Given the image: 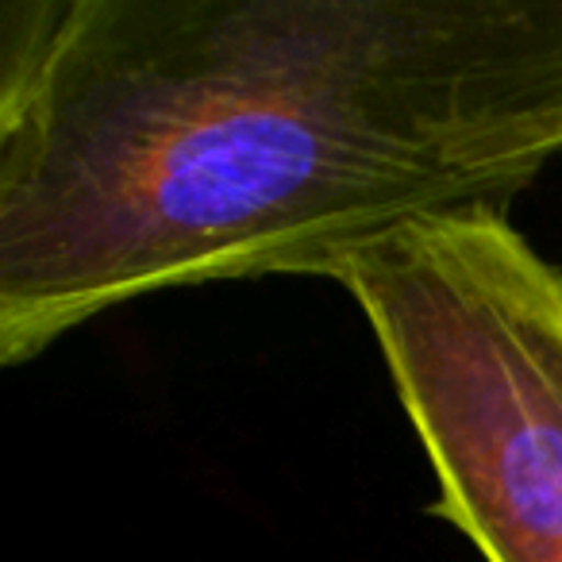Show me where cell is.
I'll return each instance as SVG.
<instances>
[{"label": "cell", "instance_id": "6da1fadb", "mask_svg": "<svg viewBox=\"0 0 562 562\" xmlns=\"http://www.w3.org/2000/svg\"><path fill=\"white\" fill-rule=\"evenodd\" d=\"M562 155V0H4L0 362L336 270Z\"/></svg>", "mask_w": 562, "mask_h": 562}, {"label": "cell", "instance_id": "7a4b0ae2", "mask_svg": "<svg viewBox=\"0 0 562 562\" xmlns=\"http://www.w3.org/2000/svg\"><path fill=\"white\" fill-rule=\"evenodd\" d=\"M482 562H562V270L505 212L424 220L336 270Z\"/></svg>", "mask_w": 562, "mask_h": 562}]
</instances>
